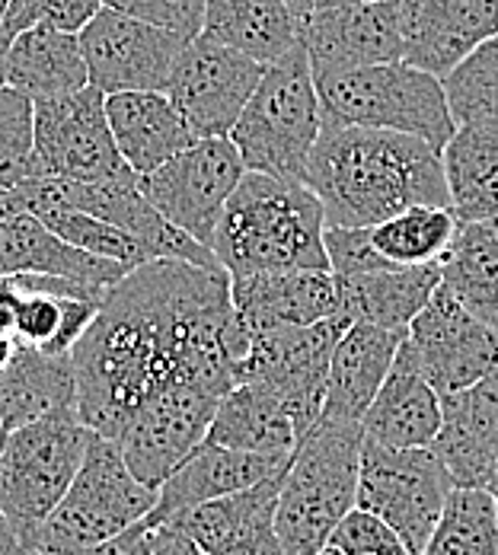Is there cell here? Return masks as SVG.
<instances>
[{
  "instance_id": "obj_1",
  "label": "cell",
  "mask_w": 498,
  "mask_h": 555,
  "mask_svg": "<svg viewBox=\"0 0 498 555\" xmlns=\"http://www.w3.org/2000/svg\"><path fill=\"white\" fill-rule=\"evenodd\" d=\"M250 351L230 275L182 259H151L106 291L71 348L80 422L115 441L135 409L173 380L227 392Z\"/></svg>"
},
{
  "instance_id": "obj_2",
  "label": "cell",
  "mask_w": 498,
  "mask_h": 555,
  "mask_svg": "<svg viewBox=\"0 0 498 555\" xmlns=\"http://www.w3.org/2000/svg\"><path fill=\"white\" fill-rule=\"evenodd\" d=\"M304 182L323 202L327 227H371L412 205H450L442 151L384 128L323 121Z\"/></svg>"
},
{
  "instance_id": "obj_3",
  "label": "cell",
  "mask_w": 498,
  "mask_h": 555,
  "mask_svg": "<svg viewBox=\"0 0 498 555\" xmlns=\"http://www.w3.org/2000/svg\"><path fill=\"white\" fill-rule=\"evenodd\" d=\"M327 211L307 182L246 172L224 205L212 253L230 278L330 269Z\"/></svg>"
},
{
  "instance_id": "obj_4",
  "label": "cell",
  "mask_w": 498,
  "mask_h": 555,
  "mask_svg": "<svg viewBox=\"0 0 498 555\" xmlns=\"http://www.w3.org/2000/svg\"><path fill=\"white\" fill-rule=\"evenodd\" d=\"M361 422L317 418L297 441L276 504V533L284 555L327 550L335 524L355 507L361 469Z\"/></svg>"
},
{
  "instance_id": "obj_5",
  "label": "cell",
  "mask_w": 498,
  "mask_h": 555,
  "mask_svg": "<svg viewBox=\"0 0 498 555\" xmlns=\"http://www.w3.org/2000/svg\"><path fill=\"white\" fill-rule=\"evenodd\" d=\"M323 131V106L304 42L266 64L230 141L246 172L304 182L310 151Z\"/></svg>"
},
{
  "instance_id": "obj_6",
  "label": "cell",
  "mask_w": 498,
  "mask_h": 555,
  "mask_svg": "<svg viewBox=\"0 0 498 555\" xmlns=\"http://www.w3.org/2000/svg\"><path fill=\"white\" fill-rule=\"evenodd\" d=\"M314 80L323 121L332 125H361L412 134L435 151H444V144L457 131L442 77L406 61L327 70L314 74Z\"/></svg>"
},
{
  "instance_id": "obj_7",
  "label": "cell",
  "mask_w": 498,
  "mask_h": 555,
  "mask_svg": "<svg viewBox=\"0 0 498 555\" xmlns=\"http://www.w3.org/2000/svg\"><path fill=\"white\" fill-rule=\"evenodd\" d=\"M93 438L77 409H58L7 435L0 450V507L29 555H36L39 530L67 495Z\"/></svg>"
},
{
  "instance_id": "obj_8",
  "label": "cell",
  "mask_w": 498,
  "mask_h": 555,
  "mask_svg": "<svg viewBox=\"0 0 498 555\" xmlns=\"http://www.w3.org/2000/svg\"><path fill=\"white\" fill-rule=\"evenodd\" d=\"M157 489L144 486L110 438H93L87 456L52 517L39 530L36 555H77L144 520Z\"/></svg>"
},
{
  "instance_id": "obj_9",
  "label": "cell",
  "mask_w": 498,
  "mask_h": 555,
  "mask_svg": "<svg viewBox=\"0 0 498 555\" xmlns=\"http://www.w3.org/2000/svg\"><path fill=\"white\" fill-rule=\"evenodd\" d=\"M454 482L435 447H387L365 438L355 504L399 533L409 555L425 550Z\"/></svg>"
},
{
  "instance_id": "obj_10",
  "label": "cell",
  "mask_w": 498,
  "mask_h": 555,
  "mask_svg": "<svg viewBox=\"0 0 498 555\" xmlns=\"http://www.w3.org/2000/svg\"><path fill=\"white\" fill-rule=\"evenodd\" d=\"M33 164L36 176L71 182H115L138 176L115 147L106 93L93 83L33 100Z\"/></svg>"
},
{
  "instance_id": "obj_11",
  "label": "cell",
  "mask_w": 498,
  "mask_h": 555,
  "mask_svg": "<svg viewBox=\"0 0 498 555\" xmlns=\"http://www.w3.org/2000/svg\"><path fill=\"white\" fill-rule=\"evenodd\" d=\"M348 326L352 323L335 313L310 326L276 323L253 330L250 351L237 364L233 377L237 384H256L281 396L301 431L307 435L323 412L332 348Z\"/></svg>"
},
{
  "instance_id": "obj_12",
  "label": "cell",
  "mask_w": 498,
  "mask_h": 555,
  "mask_svg": "<svg viewBox=\"0 0 498 555\" xmlns=\"http://www.w3.org/2000/svg\"><path fill=\"white\" fill-rule=\"evenodd\" d=\"M218 402L221 392L195 380H173L151 392L115 438L128 469L144 486L161 489L166 476L208 438Z\"/></svg>"
},
{
  "instance_id": "obj_13",
  "label": "cell",
  "mask_w": 498,
  "mask_h": 555,
  "mask_svg": "<svg viewBox=\"0 0 498 555\" xmlns=\"http://www.w3.org/2000/svg\"><path fill=\"white\" fill-rule=\"evenodd\" d=\"M243 176L246 167L230 138H199L164 167L141 176L138 185L166 221L212 249L224 205Z\"/></svg>"
},
{
  "instance_id": "obj_14",
  "label": "cell",
  "mask_w": 498,
  "mask_h": 555,
  "mask_svg": "<svg viewBox=\"0 0 498 555\" xmlns=\"http://www.w3.org/2000/svg\"><path fill=\"white\" fill-rule=\"evenodd\" d=\"M263 70V61L199 33L176 57L166 80V96L182 112L195 138H227Z\"/></svg>"
},
{
  "instance_id": "obj_15",
  "label": "cell",
  "mask_w": 498,
  "mask_h": 555,
  "mask_svg": "<svg viewBox=\"0 0 498 555\" xmlns=\"http://www.w3.org/2000/svg\"><path fill=\"white\" fill-rule=\"evenodd\" d=\"M403 341L442 396L473 387L498 367V330L476 320L444 284L409 323Z\"/></svg>"
},
{
  "instance_id": "obj_16",
  "label": "cell",
  "mask_w": 498,
  "mask_h": 555,
  "mask_svg": "<svg viewBox=\"0 0 498 555\" xmlns=\"http://www.w3.org/2000/svg\"><path fill=\"white\" fill-rule=\"evenodd\" d=\"M80 52L97 90H166L169 70L189 39L148 20L103 7L80 33Z\"/></svg>"
},
{
  "instance_id": "obj_17",
  "label": "cell",
  "mask_w": 498,
  "mask_h": 555,
  "mask_svg": "<svg viewBox=\"0 0 498 555\" xmlns=\"http://www.w3.org/2000/svg\"><path fill=\"white\" fill-rule=\"evenodd\" d=\"M403 61L447 77L498 36V0H399Z\"/></svg>"
},
{
  "instance_id": "obj_18",
  "label": "cell",
  "mask_w": 498,
  "mask_h": 555,
  "mask_svg": "<svg viewBox=\"0 0 498 555\" xmlns=\"http://www.w3.org/2000/svg\"><path fill=\"white\" fill-rule=\"evenodd\" d=\"M314 74L403 61L399 3L314 7L301 36Z\"/></svg>"
},
{
  "instance_id": "obj_19",
  "label": "cell",
  "mask_w": 498,
  "mask_h": 555,
  "mask_svg": "<svg viewBox=\"0 0 498 555\" xmlns=\"http://www.w3.org/2000/svg\"><path fill=\"white\" fill-rule=\"evenodd\" d=\"M454 489H486L498 469V367L473 387L442 396V431L432 441Z\"/></svg>"
},
{
  "instance_id": "obj_20",
  "label": "cell",
  "mask_w": 498,
  "mask_h": 555,
  "mask_svg": "<svg viewBox=\"0 0 498 555\" xmlns=\"http://www.w3.org/2000/svg\"><path fill=\"white\" fill-rule=\"evenodd\" d=\"M291 453H250V450H230V447L202 441L166 476L164 486L157 489V504L148 517L161 524L192 504L243 492L281 473Z\"/></svg>"
},
{
  "instance_id": "obj_21",
  "label": "cell",
  "mask_w": 498,
  "mask_h": 555,
  "mask_svg": "<svg viewBox=\"0 0 498 555\" xmlns=\"http://www.w3.org/2000/svg\"><path fill=\"white\" fill-rule=\"evenodd\" d=\"M230 300L246 333L294 323L310 326L339 313V287L330 269L256 272L230 278Z\"/></svg>"
},
{
  "instance_id": "obj_22",
  "label": "cell",
  "mask_w": 498,
  "mask_h": 555,
  "mask_svg": "<svg viewBox=\"0 0 498 555\" xmlns=\"http://www.w3.org/2000/svg\"><path fill=\"white\" fill-rule=\"evenodd\" d=\"M106 118L125 164L148 176L195 144V131L173 106L166 90H122L106 96Z\"/></svg>"
},
{
  "instance_id": "obj_23",
  "label": "cell",
  "mask_w": 498,
  "mask_h": 555,
  "mask_svg": "<svg viewBox=\"0 0 498 555\" xmlns=\"http://www.w3.org/2000/svg\"><path fill=\"white\" fill-rule=\"evenodd\" d=\"M406 338V335H403ZM365 438L387 447H432L442 431V392L416 367L406 341L393 358L387 380L361 418Z\"/></svg>"
},
{
  "instance_id": "obj_24",
  "label": "cell",
  "mask_w": 498,
  "mask_h": 555,
  "mask_svg": "<svg viewBox=\"0 0 498 555\" xmlns=\"http://www.w3.org/2000/svg\"><path fill=\"white\" fill-rule=\"evenodd\" d=\"M406 333L352 323L335 341L327 374V396L320 418L332 422H361L368 405L374 402L381 384L387 380L393 358Z\"/></svg>"
},
{
  "instance_id": "obj_25",
  "label": "cell",
  "mask_w": 498,
  "mask_h": 555,
  "mask_svg": "<svg viewBox=\"0 0 498 555\" xmlns=\"http://www.w3.org/2000/svg\"><path fill=\"white\" fill-rule=\"evenodd\" d=\"M20 272L61 275L112 287L131 272V266L71 246L33 215H10L0 218V278Z\"/></svg>"
},
{
  "instance_id": "obj_26",
  "label": "cell",
  "mask_w": 498,
  "mask_h": 555,
  "mask_svg": "<svg viewBox=\"0 0 498 555\" xmlns=\"http://www.w3.org/2000/svg\"><path fill=\"white\" fill-rule=\"evenodd\" d=\"M284 469L263 479V482H256V486H250V489H243V492L192 504V507L166 517L161 524L169 527L173 533L186 537L205 555L233 553L237 546L250 543L263 530L276 527V504Z\"/></svg>"
},
{
  "instance_id": "obj_27",
  "label": "cell",
  "mask_w": 498,
  "mask_h": 555,
  "mask_svg": "<svg viewBox=\"0 0 498 555\" xmlns=\"http://www.w3.org/2000/svg\"><path fill=\"white\" fill-rule=\"evenodd\" d=\"M442 284V262L384 269L365 275H335L339 317L348 323H371L406 333L419 310L432 300Z\"/></svg>"
},
{
  "instance_id": "obj_28",
  "label": "cell",
  "mask_w": 498,
  "mask_h": 555,
  "mask_svg": "<svg viewBox=\"0 0 498 555\" xmlns=\"http://www.w3.org/2000/svg\"><path fill=\"white\" fill-rule=\"evenodd\" d=\"M58 409H77L74 361L36 345H16L10 361L0 367V428L10 435Z\"/></svg>"
},
{
  "instance_id": "obj_29",
  "label": "cell",
  "mask_w": 498,
  "mask_h": 555,
  "mask_svg": "<svg viewBox=\"0 0 498 555\" xmlns=\"http://www.w3.org/2000/svg\"><path fill=\"white\" fill-rule=\"evenodd\" d=\"M442 164L457 221L498 218V118L460 121L444 144Z\"/></svg>"
},
{
  "instance_id": "obj_30",
  "label": "cell",
  "mask_w": 498,
  "mask_h": 555,
  "mask_svg": "<svg viewBox=\"0 0 498 555\" xmlns=\"http://www.w3.org/2000/svg\"><path fill=\"white\" fill-rule=\"evenodd\" d=\"M301 438L304 431L281 396L256 384H233L218 402L205 441L250 453H291Z\"/></svg>"
},
{
  "instance_id": "obj_31",
  "label": "cell",
  "mask_w": 498,
  "mask_h": 555,
  "mask_svg": "<svg viewBox=\"0 0 498 555\" xmlns=\"http://www.w3.org/2000/svg\"><path fill=\"white\" fill-rule=\"evenodd\" d=\"M307 16L288 0H208L202 33L224 46L272 64L276 57L301 46Z\"/></svg>"
},
{
  "instance_id": "obj_32",
  "label": "cell",
  "mask_w": 498,
  "mask_h": 555,
  "mask_svg": "<svg viewBox=\"0 0 498 555\" xmlns=\"http://www.w3.org/2000/svg\"><path fill=\"white\" fill-rule=\"evenodd\" d=\"M90 83L80 39L52 26H29L10 39L7 49V87L29 100L74 93Z\"/></svg>"
},
{
  "instance_id": "obj_33",
  "label": "cell",
  "mask_w": 498,
  "mask_h": 555,
  "mask_svg": "<svg viewBox=\"0 0 498 555\" xmlns=\"http://www.w3.org/2000/svg\"><path fill=\"white\" fill-rule=\"evenodd\" d=\"M442 284L476 320L498 330V218L460 223L442 256Z\"/></svg>"
},
{
  "instance_id": "obj_34",
  "label": "cell",
  "mask_w": 498,
  "mask_h": 555,
  "mask_svg": "<svg viewBox=\"0 0 498 555\" xmlns=\"http://www.w3.org/2000/svg\"><path fill=\"white\" fill-rule=\"evenodd\" d=\"M457 230L460 221L450 205H412L387 221L371 223L368 240L384 262L396 269H409L442 262Z\"/></svg>"
},
{
  "instance_id": "obj_35",
  "label": "cell",
  "mask_w": 498,
  "mask_h": 555,
  "mask_svg": "<svg viewBox=\"0 0 498 555\" xmlns=\"http://www.w3.org/2000/svg\"><path fill=\"white\" fill-rule=\"evenodd\" d=\"M419 555H498V507L486 489H454Z\"/></svg>"
},
{
  "instance_id": "obj_36",
  "label": "cell",
  "mask_w": 498,
  "mask_h": 555,
  "mask_svg": "<svg viewBox=\"0 0 498 555\" xmlns=\"http://www.w3.org/2000/svg\"><path fill=\"white\" fill-rule=\"evenodd\" d=\"M442 83L457 125L473 118H498V36L463 57Z\"/></svg>"
},
{
  "instance_id": "obj_37",
  "label": "cell",
  "mask_w": 498,
  "mask_h": 555,
  "mask_svg": "<svg viewBox=\"0 0 498 555\" xmlns=\"http://www.w3.org/2000/svg\"><path fill=\"white\" fill-rule=\"evenodd\" d=\"M39 221L52 227L58 236L67 240L71 246L87 249V253L103 256V259L125 262L131 269L154 259L151 249L141 240H135L131 233H125L122 227L103 221V218H93V215H84V211H74V208H52V211L39 215Z\"/></svg>"
},
{
  "instance_id": "obj_38",
  "label": "cell",
  "mask_w": 498,
  "mask_h": 555,
  "mask_svg": "<svg viewBox=\"0 0 498 555\" xmlns=\"http://www.w3.org/2000/svg\"><path fill=\"white\" fill-rule=\"evenodd\" d=\"M36 176L33 164V100L0 87V192Z\"/></svg>"
},
{
  "instance_id": "obj_39",
  "label": "cell",
  "mask_w": 498,
  "mask_h": 555,
  "mask_svg": "<svg viewBox=\"0 0 498 555\" xmlns=\"http://www.w3.org/2000/svg\"><path fill=\"white\" fill-rule=\"evenodd\" d=\"M327 546H335L345 555H409L406 543L387 520L358 504L335 524Z\"/></svg>"
},
{
  "instance_id": "obj_40",
  "label": "cell",
  "mask_w": 498,
  "mask_h": 555,
  "mask_svg": "<svg viewBox=\"0 0 498 555\" xmlns=\"http://www.w3.org/2000/svg\"><path fill=\"white\" fill-rule=\"evenodd\" d=\"M106 7L148 20L182 39H195L205 26L208 0H106Z\"/></svg>"
},
{
  "instance_id": "obj_41",
  "label": "cell",
  "mask_w": 498,
  "mask_h": 555,
  "mask_svg": "<svg viewBox=\"0 0 498 555\" xmlns=\"http://www.w3.org/2000/svg\"><path fill=\"white\" fill-rule=\"evenodd\" d=\"M103 7H106V0H42L39 23L77 36Z\"/></svg>"
},
{
  "instance_id": "obj_42",
  "label": "cell",
  "mask_w": 498,
  "mask_h": 555,
  "mask_svg": "<svg viewBox=\"0 0 498 555\" xmlns=\"http://www.w3.org/2000/svg\"><path fill=\"white\" fill-rule=\"evenodd\" d=\"M154 546H157V524L151 517H144L135 527L122 530L118 537L77 555H154Z\"/></svg>"
},
{
  "instance_id": "obj_43",
  "label": "cell",
  "mask_w": 498,
  "mask_h": 555,
  "mask_svg": "<svg viewBox=\"0 0 498 555\" xmlns=\"http://www.w3.org/2000/svg\"><path fill=\"white\" fill-rule=\"evenodd\" d=\"M39 10H42V0H13V3H10V13H7V29H3V36L13 39L16 33L36 26V23H39Z\"/></svg>"
},
{
  "instance_id": "obj_44",
  "label": "cell",
  "mask_w": 498,
  "mask_h": 555,
  "mask_svg": "<svg viewBox=\"0 0 498 555\" xmlns=\"http://www.w3.org/2000/svg\"><path fill=\"white\" fill-rule=\"evenodd\" d=\"M154 555H205L199 546H192L186 537L173 533L169 527L157 524V546H154Z\"/></svg>"
},
{
  "instance_id": "obj_45",
  "label": "cell",
  "mask_w": 498,
  "mask_h": 555,
  "mask_svg": "<svg viewBox=\"0 0 498 555\" xmlns=\"http://www.w3.org/2000/svg\"><path fill=\"white\" fill-rule=\"evenodd\" d=\"M227 555H284V546H281V540H278L276 527H269V530H263L259 537H253L250 543L237 546L233 553Z\"/></svg>"
},
{
  "instance_id": "obj_46",
  "label": "cell",
  "mask_w": 498,
  "mask_h": 555,
  "mask_svg": "<svg viewBox=\"0 0 498 555\" xmlns=\"http://www.w3.org/2000/svg\"><path fill=\"white\" fill-rule=\"evenodd\" d=\"M3 441H7V431L0 428V450H3ZM0 555H29L20 546V540H16V533H13V527H10L3 507H0Z\"/></svg>"
},
{
  "instance_id": "obj_47",
  "label": "cell",
  "mask_w": 498,
  "mask_h": 555,
  "mask_svg": "<svg viewBox=\"0 0 498 555\" xmlns=\"http://www.w3.org/2000/svg\"><path fill=\"white\" fill-rule=\"evenodd\" d=\"M16 351V338H10V335L0 333V367L10 361V354Z\"/></svg>"
},
{
  "instance_id": "obj_48",
  "label": "cell",
  "mask_w": 498,
  "mask_h": 555,
  "mask_svg": "<svg viewBox=\"0 0 498 555\" xmlns=\"http://www.w3.org/2000/svg\"><path fill=\"white\" fill-rule=\"evenodd\" d=\"M7 49H10V39L0 36V87H7Z\"/></svg>"
},
{
  "instance_id": "obj_49",
  "label": "cell",
  "mask_w": 498,
  "mask_h": 555,
  "mask_svg": "<svg viewBox=\"0 0 498 555\" xmlns=\"http://www.w3.org/2000/svg\"><path fill=\"white\" fill-rule=\"evenodd\" d=\"M327 3H399V0H314V7H327Z\"/></svg>"
},
{
  "instance_id": "obj_50",
  "label": "cell",
  "mask_w": 498,
  "mask_h": 555,
  "mask_svg": "<svg viewBox=\"0 0 498 555\" xmlns=\"http://www.w3.org/2000/svg\"><path fill=\"white\" fill-rule=\"evenodd\" d=\"M301 16H310V10H314V0H288Z\"/></svg>"
},
{
  "instance_id": "obj_51",
  "label": "cell",
  "mask_w": 498,
  "mask_h": 555,
  "mask_svg": "<svg viewBox=\"0 0 498 555\" xmlns=\"http://www.w3.org/2000/svg\"><path fill=\"white\" fill-rule=\"evenodd\" d=\"M10 3H13V0H0V36H3V29H7V13H10Z\"/></svg>"
},
{
  "instance_id": "obj_52",
  "label": "cell",
  "mask_w": 498,
  "mask_h": 555,
  "mask_svg": "<svg viewBox=\"0 0 498 555\" xmlns=\"http://www.w3.org/2000/svg\"><path fill=\"white\" fill-rule=\"evenodd\" d=\"M489 492H493V499H496V507H498V469H496V476H493V482H489Z\"/></svg>"
},
{
  "instance_id": "obj_53",
  "label": "cell",
  "mask_w": 498,
  "mask_h": 555,
  "mask_svg": "<svg viewBox=\"0 0 498 555\" xmlns=\"http://www.w3.org/2000/svg\"><path fill=\"white\" fill-rule=\"evenodd\" d=\"M317 555H345V553H339L335 546H327V550H320V553H317Z\"/></svg>"
}]
</instances>
